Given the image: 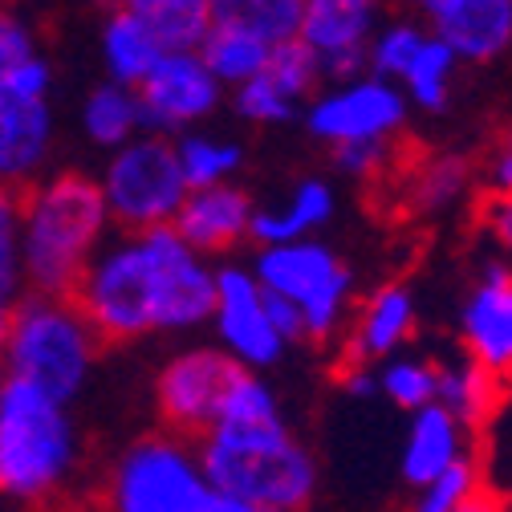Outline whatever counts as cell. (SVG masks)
Wrapping results in <instances>:
<instances>
[{
	"label": "cell",
	"instance_id": "6da1fadb",
	"mask_svg": "<svg viewBox=\"0 0 512 512\" xmlns=\"http://www.w3.org/2000/svg\"><path fill=\"white\" fill-rule=\"evenodd\" d=\"M70 297L102 342L179 334L212 322L216 269L208 256L191 252L171 224L114 232L94 252Z\"/></svg>",
	"mask_w": 512,
	"mask_h": 512
},
{
	"label": "cell",
	"instance_id": "7a4b0ae2",
	"mask_svg": "<svg viewBox=\"0 0 512 512\" xmlns=\"http://www.w3.org/2000/svg\"><path fill=\"white\" fill-rule=\"evenodd\" d=\"M17 228L29 293H74L114 224L94 175L53 171L17 191Z\"/></svg>",
	"mask_w": 512,
	"mask_h": 512
},
{
	"label": "cell",
	"instance_id": "3957f363",
	"mask_svg": "<svg viewBox=\"0 0 512 512\" xmlns=\"http://www.w3.org/2000/svg\"><path fill=\"white\" fill-rule=\"evenodd\" d=\"M196 456L212 492L265 512H305L317 496V460L281 415L216 419L196 439Z\"/></svg>",
	"mask_w": 512,
	"mask_h": 512
},
{
	"label": "cell",
	"instance_id": "277c9868",
	"mask_svg": "<svg viewBox=\"0 0 512 512\" xmlns=\"http://www.w3.org/2000/svg\"><path fill=\"white\" fill-rule=\"evenodd\" d=\"M78 464L82 439L70 403L9 378L0 399V500L49 508L70 488Z\"/></svg>",
	"mask_w": 512,
	"mask_h": 512
},
{
	"label": "cell",
	"instance_id": "5b68a950",
	"mask_svg": "<svg viewBox=\"0 0 512 512\" xmlns=\"http://www.w3.org/2000/svg\"><path fill=\"white\" fill-rule=\"evenodd\" d=\"M102 338L70 293H21L13 301V326L0 350L9 378L74 403L90 382Z\"/></svg>",
	"mask_w": 512,
	"mask_h": 512
},
{
	"label": "cell",
	"instance_id": "8992f818",
	"mask_svg": "<svg viewBox=\"0 0 512 512\" xmlns=\"http://www.w3.org/2000/svg\"><path fill=\"white\" fill-rule=\"evenodd\" d=\"M212 484L200 468L196 439L151 431L110 464L102 480V512H208Z\"/></svg>",
	"mask_w": 512,
	"mask_h": 512
},
{
	"label": "cell",
	"instance_id": "52a82bcc",
	"mask_svg": "<svg viewBox=\"0 0 512 512\" xmlns=\"http://www.w3.org/2000/svg\"><path fill=\"white\" fill-rule=\"evenodd\" d=\"M98 187L106 216L118 232L167 228L187 200V179L179 171L175 143L147 131L110 151Z\"/></svg>",
	"mask_w": 512,
	"mask_h": 512
},
{
	"label": "cell",
	"instance_id": "ba28073f",
	"mask_svg": "<svg viewBox=\"0 0 512 512\" xmlns=\"http://www.w3.org/2000/svg\"><path fill=\"white\" fill-rule=\"evenodd\" d=\"M407 98L395 82L362 74L342 86H326L305 102V131L330 147L346 143H395L407 126Z\"/></svg>",
	"mask_w": 512,
	"mask_h": 512
},
{
	"label": "cell",
	"instance_id": "9c48e42d",
	"mask_svg": "<svg viewBox=\"0 0 512 512\" xmlns=\"http://www.w3.org/2000/svg\"><path fill=\"white\" fill-rule=\"evenodd\" d=\"M240 370L244 366H236L220 346H191L167 358L155 374V411L163 431L200 439L216 423L220 403Z\"/></svg>",
	"mask_w": 512,
	"mask_h": 512
},
{
	"label": "cell",
	"instance_id": "30bf717a",
	"mask_svg": "<svg viewBox=\"0 0 512 512\" xmlns=\"http://www.w3.org/2000/svg\"><path fill=\"white\" fill-rule=\"evenodd\" d=\"M135 98L147 135L179 139L220 110L224 86L208 74L196 49H167L155 61V70L135 86Z\"/></svg>",
	"mask_w": 512,
	"mask_h": 512
},
{
	"label": "cell",
	"instance_id": "8fae6325",
	"mask_svg": "<svg viewBox=\"0 0 512 512\" xmlns=\"http://www.w3.org/2000/svg\"><path fill=\"white\" fill-rule=\"evenodd\" d=\"M212 330L220 350L244 370H269L285 358V342L273 330L265 313V289L244 265L216 269V305H212Z\"/></svg>",
	"mask_w": 512,
	"mask_h": 512
},
{
	"label": "cell",
	"instance_id": "7c38bea8",
	"mask_svg": "<svg viewBox=\"0 0 512 512\" xmlns=\"http://www.w3.org/2000/svg\"><path fill=\"white\" fill-rule=\"evenodd\" d=\"M460 342L500 387L512 382V265L488 261L460 309Z\"/></svg>",
	"mask_w": 512,
	"mask_h": 512
},
{
	"label": "cell",
	"instance_id": "4fadbf2b",
	"mask_svg": "<svg viewBox=\"0 0 512 512\" xmlns=\"http://www.w3.org/2000/svg\"><path fill=\"white\" fill-rule=\"evenodd\" d=\"M53 110L49 98H29L0 86V191H25L37 183L53 155Z\"/></svg>",
	"mask_w": 512,
	"mask_h": 512
},
{
	"label": "cell",
	"instance_id": "5bb4252c",
	"mask_svg": "<svg viewBox=\"0 0 512 512\" xmlns=\"http://www.w3.org/2000/svg\"><path fill=\"white\" fill-rule=\"evenodd\" d=\"M252 196L236 183H216V187H196L187 191L183 208L175 212L171 228L175 236L200 256H220L232 252L236 244L248 240L252 224Z\"/></svg>",
	"mask_w": 512,
	"mask_h": 512
},
{
	"label": "cell",
	"instance_id": "9a60e30c",
	"mask_svg": "<svg viewBox=\"0 0 512 512\" xmlns=\"http://www.w3.org/2000/svg\"><path fill=\"white\" fill-rule=\"evenodd\" d=\"M427 25L468 66L512 53V0H443Z\"/></svg>",
	"mask_w": 512,
	"mask_h": 512
},
{
	"label": "cell",
	"instance_id": "2e32d148",
	"mask_svg": "<svg viewBox=\"0 0 512 512\" xmlns=\"http://www.w3.org/2000/svg\"><path fill=\"white\" fill-rule=\"evenodd\" d=\"M415 334V293L403 281H391L366 297L358 309L354 326L346 330V350L342 362L358 366H378L387 362L399 346H407Z\"/></svg>",
	"mask_w": 512,
	"mask_h": 512
},
{
	"label": "cell",
	"instance_id": "e0dca14e",
	"mask_svg": "<svg viewBox=\"0 0 512 512\" xmlns=\"http://www.w3.org/2000/svg\"><path fill=\"white\" fill-rule=\"evenodd\" d=\"M468 443H472V431L447 415L439 403H427L419 411H411V427L403 435V452H399V472L411 488L443 476L447 468H456L460 460H468Z\"/></svg>",
	"mask_w": 512,
	"mask_h": 512
},
{
	"label": "cell",
	"instance_id": "ac0fdd59",
	"mask_svg": "<svg viewBox=\"0 0 512 512\" xmlns=\"http://www.w3.org/2000/svg\"><path fill=\"white\" fill-rule=\"evenodd\" d=\"M382 25V0H305L297 41L322 61L338 53H366Z\"/></svg>",
	"mask_w": 512,
	"mask_h": 512
},
{
	"label": "cell",
	"instance_id": "d6986e66",
	"mask_svg": "<svg viewBox=\"0 0 512 512\" xmlns=\"http://www.w3.org/2000/svg\"><path fill=\"white\" fill-rule=\"evenodd\" d=\"M338 269H342L338 252L317 236L289 240V244H269V248L256 252V261H252V277L261 281V289L277 293V297H289V301H305Z\"/></svg>",
	"mask_w": 512,
	"mask_h": 512
},
{
	"label": "cell",
	"instance_id": "ffe728a7",
	"mask_svg": "<svg viewBox=\"0 0 512 512\" xmlns=\"http://www.w3.org/2000/svg\"><path fill=\"white\" fill-rule=\"evenodd\" d=\"M334 187L326 179H301L281 204L269 208H252V224H248V240H256V248L269 244H289V240H305L317 236V228H326L334 220Z\"/></svg>",
	"mask_w": 512,
	"mask_h": 512
},
{
	"label": "cell",
	"instance_id": "44dd1931",
	"mask_svg": "<svg viewBox=\"0 0 512 512\" xmlns=\"http://www.w3.org/2000/svg\"><path fill=\"white\" fill-rule=\"evenodd\" d=\"M167 49L155 41V33L131 13L114 5L102 21V66H106V82H118L126 90H135Z\"/></svg>",
	"mask_w": 512,
	"mask_h": 512
},
{
	"label": "cell",
	"instance_id": "7402d4cb",
	"mask_svg": "<svg viewBox=\"0 0 512 512\" xmlns=\"http://www.w3.org/2000/svg\"><path fill=\"white\" fill-rule=\"evenodd\" d=\"M500 391H504L500 382L480 362H472L468 354H460L452 362H435V403L447 415H456L468 431H476L488 419Z\"/></svg>",
	"mask_w": 512,
	"mask_h": 512
},
{
	"label": "cell",
	"instance_id": "603a6c76",
	"mask_svg": "<svg viewBox=\"0 0 512 512\" xmlns=\"http://www.w3.org/2000/svg\"><path fill=\"white\" fill-rule=\"evenodd\" d=\"M269 49H273V45L256 41L252 33L224 29V25H212V29L204 33V41L196 45V53H200L204 66H208V74H212L224 90H236V86L252 82L256 74H265Z\"/></svg>",
	"mask_w": 512,
	"mask_h": 512
},
{
	"label": "cell",
	"instance_id": "cb8c5ba5",
	"mask_svg": "<svg viewBox=\"0 0 512 512\" xmlns=\"http://www.w3.org/2000/svg\"><path fill=\"white\" fill-rule=\"evenodd\" d=\"M301 5L305 0H208L212 25L252 33L265 45L293 41L301 29Z\"/></svg>",
	"mask_w": 512,
	"mask_h": 512
},
{
	"label": "cell",
	"instance_id": "d4e9b609",
	"mask_svg": "<svg viewBox=\"0 0 512 512\" xmlns=\"http://www.w3.org/2000/svg\"><path fill=\"white\" fill-rule=\"evenodd\" d=\"M82 131L102 151H114L122 143H131L143 131L135 90H126L118 82H102L98 90H90L86 102H82Z\"/></svg>",
	"mask_w": 512,
	"mask_h": 512
},
{
	"label": "cell",
	"instance_id": "484cf974",
	"mask_svg": "<svg viewBox=\"0 0 512 512\" xmlns=\"http://www.w3.org/2000/svg\"><path fill=\"white\" fill-rule=\"evenodd\" d=\"M472 439L480 443L472 456L480 472V488L504 500L512 492V382L500 391V399L492 403L488 419L472 431Z\"/></svg>",
	"mask_w": 512,
	"mask_h": 512
},
{
	"label": "cell",
	"instance_id": "4316f807",
	"mask_svg": "<svg viewBox=\"0 0 512 512\" xmlns=\"http://www.w3.org/2000/svg\"><path fill=\"white\" fill-rule=\"evenodd\" d=\"M131 9L163 49H196L212 29L208 0H118Z\"/></svg>",
	"mask_w": 512,
	"mask_h": 512
},
{
	"label": "cell",
	"instance_id": "83f0119b",
	"mask_svg": "<svg viewBox=\"0 0 512 512\" xmlns=\"http://www.w3.org/2000/svg\"><path fill=\"white\" fill-rule=\"evenodd\" d=\"M456 70H460L456 53L447 49L435 33H427V41L419 45L407 74L399 78V90H403L407 106H419V110H431V114L443 110L447 98H452V86H456Z\"/></svg>",
	"mask_w": 512,
	"mask_h": 512
},
{
	"label": "cell",
	"instance_id": "f1b7e54d",
	"mask_svg": "<svg viewBox=\"0 0 512 512\" xmlns=\"http://www.w3.org/2000/svg\"><path fill=\"white\" fill-rule=\"evenodd\" d=\"M472 187V163L464 155H431L415 167L411 175V208L419 216H439V212H452Z\"/></svg>",
	"mask_w": 512,
	"mask_h": 512
},
{
	"label": "cell",
	"instance_id": "f546056e",
	"mask_svg": "<svg viewBox=\"0 0 512 512\" xmlns=\"http://www.w3.org/2000/svg\"><path fill=\"white\" fill-rule=\"evenodd\" d=\"M175 143V159H179V171L187 179V191L196 187H216V183H232L240 163H244V151L240 143L232 139H220V135H204V131H187Z\"/></svg>",
	"mask_w": 512,
	"mask_h": 512
},
{
	"label": "cell",
	"instance_id": "4dcf8cb0",
	"mask_svg": "<svg viewBox=\"0 0 512 512\" xmlns=\"http://www.w3.org/2000/svg\"><path fill=\"white\" fill-rule=\"evenodd\" d=\"M427 25H419L415 17H395V21H382L374 29V37L366 41V74L374 78H387L399 86V78L407 74V66L415 61L419 45L427 41Z\"/></svg>",
	"mask_w": 512,
	"mask_h": 512
},
{
	"label": "cell",
	"instance_id": "1f68e13d",
	"mask_svg": "<svg viewBox=\"0 0 512 512\" xmlns=\"http://www.w3.org/2000/svg\"><path fill=\"white\" fill-rule=\"evenodd\" d=\"M354 297V273L342 265L322 289H313L305 301H297L301 322H305V342L313 346H330L346 330V309Z\"/></svg>",
	"mask_w": 512,
	"mask_h": 512
},
{
	"label": "cell",
	"instance_id": "d6a6232c",
	"mask_svg": "<svg viewBox=\"0 0 512 512\" xmlns=\"http://www.w3.org/2000/svg\"><path fill=\"white\" fill-rule=\"evenodd\" d=\"M378 395H387L399 411H419L435 403V362L415 354H391L378 362Z\"/></svg>",
	"mask_w": 512,
	"mask_h": 512
},
{
	"label": "cell",
	"instance_id": "836d02e7",
	"mask_svg": "<svg viewBox=\"0 0 512 512\" xmlns=\"http://www.w3.org/2000/svg\"><path fill=\"white\" fill-rule=\"evenodd\" d=\"M265 78L289 98V102H309L313 90L322 86V70H317V57L293 37V41H281L269 49V61H265Z\"/></svg>",
	"mask_w": 512,
	"mask_h": 512
},
{
	"label": "cell",
	"instance_id": "e575fe53",
	"mask_svg": "<svg viewBox=\"0 0 512 512\" xmlns=\"http://www.w3.org/2000/svg\"><path fill=\"white\" fill-rule=\"evenodd\" d=\"M472 492H480V472H476V464L468 456L456 468H447L443 476L419 484L411 504H407V512H456Z\"/></svg>",
	"mask_w": 512,
	"mask_h": 512
},
{
	"label": "cell",
	"instance_id": "d590c367",
	"mask_svg": "<svg viewBox=\"0 0 512 512\" xmlns=\"http://www.w3.org/2000/svg\"><path fill=\"white\" fill-rule=\"evenodd\" d=\"M232 106L244 122H256V126H281V122H293L297 118V102H289L265 74H256L252 82L236 86L232 90Z\"/></svg>",
	"mask_w": 512,
	"mask_h": 512
},
{
	"label": "cell",
	"instance_id": "8d00e7d4",
	"mask_svg": "<svg viewBox=\"0 0 512 512\" xmlns=\"http://www.w3.org/2000/svg\"><path fill=\"white\" fill-rule=\"evenodd\" d=\"M21 228H17V196L0 191V297H21Z\"/></svg>",
	"mask_w": 512,
	"mask_h": 512
},
{
	"label": "cell",
	"instance_id": "74e56055",
	"mask_svg": "<svg viewBox=\"0 0 512 512\" xmlns=\"http://www.w3.org/2000/svg\"><path fill=\"white\" fill-rule=\"evenodd\" d=\"M391 155H395V143H346V147H334V167L350 179L370 183L391 167Z\"/></svg>",
	"mask_w": 512,
	"mask_h": 512
},
{
	"label": "cell",
	"instance_id": "f35d334b",
	"mask_svg": "<svg viewBox=\"0 0 512 512\" xmlns=\"http://www.w3.org/2000/svg\"><path fill=\"white\" fill-rule=\"evenodd\" d=\"M37 57V37H33V25L0 5V74H9L13 66H21V61Z\"/></svg>",
	"mask_w": 512,
	"mask_h": 512
},
{
	"label": "cell",
	"instance_id": "ab89813d",
	"mask_svg": "<svg viewBox=\"0 0 512 512\" xmlns=\"http://www.w3.org/2000/svg\"><path fill=\"white\" fill-rule=\"evenodd\" d=\"M476 224L488 232V240L504 252L500 261L512 265V196H500V191H484L476 204Z\"/></svg>",
	"mask_w": 512,
	"mask_h": 512
},
{
	"label": "cell",
	"instance_id": "60d3db41",
	"mask_svg": "<svg viewBox=\"0 0 512 512\" xmlns=\"http://www.w3.org/2000/svg\"><path fill=\"white\" fill-rule=\"evenodd\" d=\"M265 313H269V322H273V330L281 334V342H285V346L305 342V322H301L297 301L277 297V293H265Z\"/></svg>",
	"mask_w": 512,
	"mask_h": 512
},
{
	"label": "cell",
	"instance_id": "b9f144b4",
	"mask_svg": "<svg viewBox=\"0 0 512 512\" xmlns=\"http://www.w3.org/2000/svg\"><path fill=\"white\" fill-rule=\"evenodd\" d=\"M338 387H342L350 399H374V395H378V374H374V366L342 362V366H338Z\"/></svg>",
	"mask_w": 512,
	"mask_h": 512
},
{
	"label": "cell",
	"instance_id": "7bdbcfd3",
	"mask_svg": "<svg viewBox=\"0 0 512 512\" xmlns=\"http://www.w3.org/2000/svg\"><path fill=\"white\" fill-rule=\"evenodd\" d=\"M488 191H500V196H512V126L504 131L500 147L492 151V163H488Z\"/></svg>",
	"mask_w": 512,
	"mask_h": 512
},
{
	"label": "cell",
	"instance_id": "ee69618b",
	"mask_svg": "<svg viewBox=\"0 0 512 512\" xmlns=\"http://www.w3.org/2000/svg\"><path fill=\"white\" fill-rule=\"evenodd\" d=\"M456 512H508V508H504V500H500V496H492V492H484V488H480V492H472Z\"/></svg>",
	"mask_w": 512,
	"mask_h": 512
},
{
	"label": "cell",
	"instance_id": "f6af8a7d",
	"mask_svg": "<svg viewBox=\"0 0 512 512\" xmlns=\"http://www.w3.org/2000/svg\"><path fill=\"white\" fill-rule=\"evenodd\" d=\"M208 512H265V508H256V504H248V500H240V496H224V492H216L212 504H208Z\"/></svg>",
	"mask_w": 512,
	"mask_h": 512
},
{
	"label": "cell",
	"instance_id": "bcb514c9",
	"mask_svg": "<svg viewBox=\"0 0 512 512\" xmlns=\"http://www.w3.org/2000/svg\"><path fill=\"white\" fill-rule=\"evenodd\" d=\"M13 301L17 297H0V350H5V338H9V326H13Z\"/></svg>",
	"mask_w": 512,
	"mask_h": 512
},
{
	"label": "cell",
	"instance_id": "7dc6e473",
	"mask_svg": "<svg viewBox=\"0 0 512 512\" xmlns=\"http://www.w3.org/2000/svg\"><path fill=\"white\" fill-rule=\"evenodd\" d=\"M407 5H411V9H415V13L423 17V21H431V13H435V9L443 5V0H407Z\"/></svg>",
	"mask_w": 512,
	"mask_h": 512
},
{
	"label": "cell",
	"instance_id": "c3c4849f",
	"mask_svg": "<svg viewBox=\"0 0 512 512\" xmlns=\"http://www.w3.org/2000/svg\"><path fill=\"white\" fill-rule=\"evenodd\" d=\"M5 387H9V374H5V366H0V399H5Z\"/></svg>",
	"mask_w": 512,
	"mask_h": 512
},
{
	"label": "cell",
	"instance_id": "681fc988",
	"mask_svg": "<svg viewBox=\"0 0 512 512\" xmlns=\"http://www.w3.org/2000/svg\"><path fill=\"white\" fill-rule=\"evenodd\" d=\"M504 508H508V512H512V492H508V496H504Z\"/></svg>",
	"mask_w": 512,
	"mask_h": 512
},
{
	"label": "cell",
	"instance_id": "f907efd6",
	"mask_svg": "<svg viewBox=\"0 0 512 512\" xmlns=\"http://www.w3.org/2000/svg\"><path fill=\"white\" fill-rule=\"evenodd\" d=\"M106 5H110V9H114V5H118V0H106Z\"/></svg>",
	"mask_w": 512,
	"mask_h": 512
},
{
	"label": "cell",
	"instance_id": "816d5d0a",
	"mask_svg": "<svg viewBox=\"0 0 512 512\" xmlns=\"http://www.w3.org/2000/svg\"><path fill=\"white\" fill-rule=\"evenodd\" d=\"M0 5H5V0H0Z\"/></svg>",
	"mask_w": 512,
	"mask_h": 512
}]
</instances>
